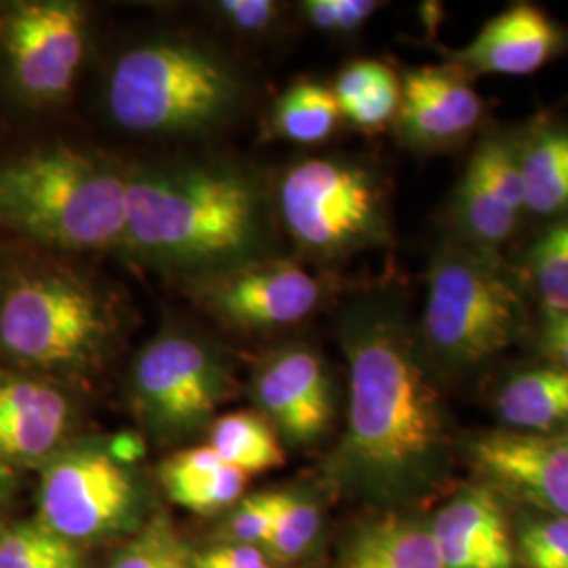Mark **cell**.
I'll return each mask as SVG.
<instances>
[{"mask_svg":"<svg viewBox=\"0 0 568 568\" xmlns=\"http://www.w3.org/2000/svg\"><path fill=\"white\" fill-rule=\"evenodd\" d=\"M337 337L349 405L326 462L331 483L377 506L426 501L450 474V427L403 297L373 291L349 300L337 314Z\"/></svg>","mask_w":568,"mask_h":568,"instance_id":"obj_1","label":"cell"},{"mask_svg":"<svg viewBox=\"0 0 568 568\" xmlns=\"http://www.w3.org/2000/svg\"><path fill=\"white\" fill-rule=\"evenodd\" d=\"M274 211L262 180L241 164L133 166L119 253L190 283L270 257Z\"/></svg>","mask_w":568,"mask_h":568,"instance_id":"obj_2","label":"cell"},{"mask_svg":"<svg viewBox=\"0 0 568 568\" xmlns=\"http://www.w3.org/2000/svg\"><path fill=\"white\" fill-rule=\"evenodd\" d=\"M0 225L63 251H121L126 169L72 145L0 163Z\"/></svg>","mask_w":568,"mask_h":568,"instance_id":"obj_3","label":"cell"},{"mask_svg":"<svg viewBox=\"0 0 568 568\" xmlns=\"http://www.w3.org/2000/svg\"><path fill=\"white\" fill-rule=\"evenodd\" d=\"M244 84L215 49L156 39L121 53L105 84V108L122 131L140 135H199L230 121Z\"/></svg>","mask_w":568,"mask_h":568,"instance_id":"obj_4","label":"cell"},{"mask_svg":"<svg viewBox=\"0 0 568 568\" xmlns=\"http://www.w3.org/2000/svg\"><path fill=\"white\" fill-rule=\"evenodd\" d=\"M523 288L499 253L445 244L432 260L419 339L427 358L466 373L487 365L527 331Z\"/></svg>","mask_w":568,"mask_h":568,"instance_id":"obj_5","label":"cell"},{"mask_svg":"<svg viewBox=\"0 0 568 568\" xmlns=\"http://www.w3.org/2000/svg\"><path fill=\"white\" fill-rule=\"evenodd\" d=\"M119 331L121 318L110 295L74 272L26 274L0 300V349L23 365L95 371Z\"/></svg>","mask_w":568,"mask_h":568,"instance_id":"obj_6","label":"cell"},{"mask_svg":"<svg viewBox=\"0 0 568 568\" xmlns=\"http://www.w3.org/2000/svg\"><path fill=\"white\" fill-rule=\"evenodd\" d=\"M276 217L305 257L344 262L389 244L384 183L349 159L312 156L293 163L276 187Z\"/></svg>","mask_w":568,"mask_h":568,"instance_id":"obj_7","label":"cell"},{"mask_svg":"<svg viewBox=\"0 0 568 568\" xmlns=\"http://www.w3.org/2000/svg\"><path fill=\"white\" fill-rule=\"evenodd\" d=\"M234 375L220 344L190 328H161L133 358L131 405L161 443H180L215 422L232 394Z\"/></svg>","mask_w":568,"mask_h":568,"instance_id":"obj_8","label":"cell"},{"mask_svg":"<svg viewBox=\"0 0 568 568\" xmlns=\"http://www.w3.org/2000/svg\"><path fill=\"white\" fill-rule=\"evenodd\" d=\"M140 478L110 443L81 440L61 447L41 474V523L68 544L98 541L135 520Z\"/></svg>","mask_w":568,"mask_h":568,"instance_id":"obj_9","label":"cell"},{"mask_svg":"<svg viewBox=\"0 0 568 568\" xmlns=\"http://www.w3.org/2000/svg\"><path fill=\"white\" fill-rule=\"evenodd\" d=\"M87 13L74 0H16L0 4V49L26 100H63L81 72Z\"/></svg>","mask_w":568,"mask_h":568,"instance_id":"obj_10","label":"cell"},{"mask_svg":"<svg viewBox=\"0 0 568 568\" xmlns=\"http://www.w3.org/2000/svg\"><path fill=\"white\" fill-rule=\"evenodd\" d=\"M185 288L211 318L248 333L300 325L325 297L316 276L274 255L190 281Z\"/></svg>","mask_w":568,"mask_h":568,"instance_id":"obj_11","label":"cell"},{"mask_svg":"<svg viewBox=\"0 0 568 568\" xmlns=\"http://www.w3.org/2000/svg\"><path fill=\"white\" fill-rule=\"evenodd\" d=\"M251 396L288 447L321 443L335 419L333 379L312 345L291 342L270 349L255 365Z\"/></svg>","mask_w":568,"mask_h":568,"instance_id":"obj_12","label":"cell"},{"mask_svg":"<svg viewBox=\"0 0 568 568\" xmlns=\"http://www.w3.org/2000/svg\"><path fill=\"white\" fill-rule=\"evenodd\" d=\"M467 453L495 493L568 518V434L499 429L469 440Z\"/></svg>","mask_w":568,"mask_h":568,"instance_id":"obj_13","label":"cell"},{"mask_svg":"<svg viewBox=\"0 0 568 568\" xmlns=\"http://www.w3.org/2000/svg\"><path fill=\"white\" fill-rule=\"evenodd\" d=\"M527 213L520 175V142L490 133L478 143L453 203L464 243L499 253Z\"/></svg>","mask_w":568,"mask_h":568,"instance_id":"obj_14","label":"cell"},{"mask_svg":"<svg viewBox=\"0 0 568 568\" xmlns=\"http://www.w3.org/2000/svg\"><path fill=\"white\" fill-rule=\"evenodd\" d=\"M480 119L483 102L459 68L447 63L406 72L394 122L410 148L448 150L464 142Z\"/></svg>","mask_w":568,"mask_h":568,"instance_id":"obj_15","label":"cell"},{"mask_svg":"<svg viewBox=\"0 0 568 568\" xmlns=\"http://www.w3.org/2000/svg\"><path fill=\"white\" fill-rule=\"evenodd\" d=\"M568 32L539 7L518 2L487 21L448 63L466 74L528 77L567 51Z\"/></svg>","mask_w":568,"mask_h":568,"instance_id":"obj_16","label":"cell"},{"mask_svg":"<svg viewBox=\"0 0 568 568\" xmlns=\"http://www.w3.org/2000/svg\"><path fill=\"white\" fill-rule=\"evenodd\" d=\"M72 419L60 387L0 368V464H44L68 445Z\"/></svg>","mask_w":568,"mask_h":568,"instance_id":"obj_17","label":"cell"},{"mask_svg":"<svg viewBox=\"0 0 568 568\" xmlns=\"http://www.w3.org/2000/svg\"><path fill=\"white\" fill-rule=\"evenodd\" d=\"M427 525L445 568L518 567L499 495L487 485L457 490Z\"/></svg>","mask_w":568,"mask_h":568,"instance_id":"obj_18","label":"cell"},{"mask_svg":"<svg viewBox=\"0 0 568 568\" xmlns=\"http://www.w3.org/2000/svg\"><path fill=\"white\" fill-rule=\"evenodd\" d=\"M159 476L169 499L194 514H215L236 506L248 480L241 469L225 466L209 445L173 453L164 459Z\"/></svg>","mask_w":568,"mask_h":568,"instance_id":"obj_19","label":"cell"},{"mask_svg":"<svg viewBox=\"0 0 568 568\" xmlns=\"http://www.w3.org/2000/svg\"><path fill=\"white\" fill-rule=\"evenodd\" d=\"M344 568H445L427 523L389 516L365 525L345 548Z\"/></svg>","mask_w":568,"mask_h":568,"instance_id":"obj_20","label":"cell"},{"mask_svg":"<svg viewBox=\"0 0 568 568\" xmlns=\"http://www.w3.org/2000/svg\"><path fill=\"white\" fill-rule=\"evenodd\" d=\"M495 405L514 432L556 434L568 427V371L546 366L518 373L499 389Z\"/></svg>","mask_w":568,"mask_h":568,"instance_id":"obj_21","label":"cell"},{"mask_svg":"<svg viewBox=\"0 0 568 568\" xmlns=\"http://www.w3.org/2000/svg\"><path fill=\"white\" fill-rule=\"evenodd\" d=\"M333 95L345 121L363 131H379L396 121L403 79L382 61L356 60L337 74Z\"/></svg>","mask_w":568,"mask_h":568,"instance_id":"obj_22","label":"cell"},{"mask_svg":"<svg viewBox=\"0 0 568 568\" xmlns=\"http://www.w3.org/2000/svg\"><path fill=\"white\" fill-rule=\"evenodd\" d=\"M520 175L527 213L560 217L568 213V126H548L520 143Z\"/></svg>","mask_w":568,"mask_h":568,"instance_id":"obj_23","label":"cell"},{"mask_svg":"<svg viewBox=\"0 0 568 568\" xmlns=\"http://www.w3.org/2000/svg\"><path fill=\"white\" fill-rule=\"evenodd\" d=\"M209 447L246 476L284 466V445L262 413L232 410L209 427Z\"/></svg>","mask_w":568,"mask_h":568,"instance_id":"obj_24","label":"cell"},{"mask_svg":"<svg viewBox=\"0 0 568 568\" xmlns=\"http://www.w3.org/2000/svg\"><path fill=\"white\" fill-rule=\"evenodd\" d=\"M342 119L333 89L323 82H293L272 110V126L286 142L314 145L328 140Z\"/></svg>","mask_w":568,"mask_h":568,"instance_id":"obj_25","label":"cell"},{"mask_svg":"<svg viewBox=\"0 0 568 568\" xmlns=\"http://www.w3.org/2000/svg\"><path fill=\"white\" fill-rule=\"evenodd\" d=\"M321 532V509L314 499L297 490H276L274 523L265 544V554L276 562L302 558Z\"/></svg>","mask_w":568,"mask_h":568,"instance_id":"obj_26","label":"cell"},{"mask_svg":"<svg viewBox=\"0 0 568 568\" xmlns=\"http://www.w3.org/2000/svg\"><path fill=\"white\" fill-rule=\"evenodd\" d=\"M527 265L544 310L568 312V213L530 246Z\"/></svg>","mask_w":568,"mask_h":568,"instance_id":"obj_27","label":"cell"},{"mask_svg":"<svg viewBox=\"0 0 568 568\" xmlns=\"http://www.w3.org/2000/svg\"><path fill=\"white\" fill-rule=\"evenodd\" d=\"M108 568H192V554L173 525L156 516L114 556Z\"/></svg>","mask_w":568,"mask_h":568,"instance_id":"obj_28","label":"cell"},{"mask_svg":"<svg viewBox=\"0 0 568 568\" xmlns=\"http://www.w3.org/2000/svg\"><path fill=\"white\" fill-rule=\"evenodd\" d=\"M523 568H568V518H528L514 541Z\"/></svg>","mask_w":568,"mask_h":568,"instance_id":"obj_29","label":"cell"},{"mask_svg":"<svg viewBox=\"0 0 568 568\" xmlns=\"http://www.w3.org/2000/svg\"><path fill=\"white\" fill-rule=\"evenodd\" d=\"M65 539L39 523H28L0 532V568H34L68 548Z\"/></svg>","mask_w":568,"mask_h":568,"instance_id":"obj_30","label":"cell"},{"mask_svg":"<svg viewBox=\"0 0 568 568\" xmlns=\"http://www.w3.org/2000/svg\"><path fill=\"white\" fill-rule=\"evenodd\" d=\"M382 9L377 0H305V20L328 34H352L361 30Z\"/></svg>","mask_w":568,"mask_h":568,"instance_id":"obj_31","label":"cell"},{"mask_svg":"<svg viewBox=\"0 0 568 568\" xmlns=\"http://www.w3.org/2000/svg\"><path fill=\"white\" fill-rule=\"evenodd\" d=\"M276 490H265L243 497L227 520V544L264 548L274 523Z\"/></svg>","mask_w":568,"mask_h":568,"instance_id":"obj_32","label":"cell"},{"mask_svg":"<svg viewBox=\"0 0 568 568\" xmlns=\"http://www.w3.org/2000/svg\"><path fill=\"white\" fill-rule=\"evenodd\" d=\"M215 13L239 32L262 34L278 21L281 4L272 0H222L215 4Z\"/></svg>","mask_w":568,"mask_h":568,"instance_id":"obj_33","label":"cell"},{"mask_svg":"<svg viewBox=\"0 0 568 568\" xmlns=\"http://www.w3.org/2000/svg\"><path fill=\"white\" fill-rule=\"evenodd\" d=\"M192 568H274V565L264 548L225 541L201 554H192Z\"/></svg>","mask_w":568,"mask_h":568,"instance_id":"obj_34","label":"cell"},{"mask_svg":"<svg viewBox=\"0 0 568 568\" xmlns=\"http://www.w3.org/2000/svg\"><path fill=\"white\" fill-rule=\"evenodd\" d=\"M541 349L551 366L568 371V312H544Z\"/></svg>","mask_w":568,"mask_h":568,"instance_id":"obj_35","label":"cell"},{"mask_svg":"<svg viewBox=\"0 0 568 568\" xmlns=\"http://www.w3.org/2000/svg\"><path fill=\"white\" fill-rule=\"evenodd\" d=\"M34 568H82V558L77 546H68L58 551L55 556L42 560L41 565Z\"/></svg>","mask_w":568,"mask_h":568,"instance_id":"obj_36","label":"cell"},{"mask_svg":"<svg viewBox=\"0 0 568 568\" xmlns=\"http://www.w3.org/2000/svg\"><path fill=\"white\" fill-rule=\"evenodd\" d=\"M9 485H11V469L7 467V464H0V504L7 497Z\"/></svg>","mask_w":568,"mask_h":568,"instance_id":"obj_37","label":"cell"},{"mask_svg":"<svg viewBox=\"0 0 568 568\" xmlns=\"http://www.w3.org/2000/svg\"><path fill=\"white\" fill-rule=\"evenodd\" d=\"M567 434H568V432H567Z\"/></svg>","mask_w":568,"mask_h":568,"instance_id":"obj_38","label":"cell"}]
</instances>
